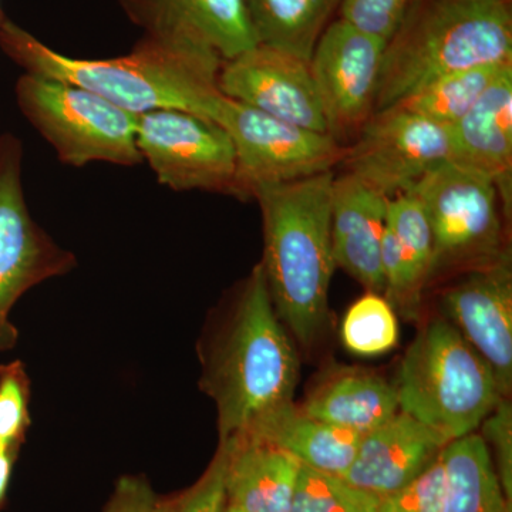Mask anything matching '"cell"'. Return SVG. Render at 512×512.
Returning <instances> with one entry per match:
<instances>
[{"mask_svg": "<svg viewBox=\"0 0 512 512\" xmlns=\"http://www.w3.org/2000/svg\"><path fill=\"white\" fill-rule=\"evenodd\" d=\"M198 352L200 387L217 407L220 440L293 402L301 363L276 315L261 264L212 320Z\"/></svg>", "mask_w": 512, "mask_h": 512, "instance_id": "cell-1", "label": "cell"}, {"mask_svg": "<svg viewBox=\"0 0 512 512\" xmlns=\"http://www.w3.org/2000/svg\"><path fill=\"white\" fill-rule=\"evenodd\" d=\"M0 47L25 73L83 87L136 116L175 109L211 120L222 94L220 57L177 40L144 35L128 55L76 59L5 19L0 25Z\"/></svg>", "mask_w": 512, "mask_h": 512, "instance_id": "cell-2", "label": "cell"}, {"mask_svg": "<svg viewBox=\"0 0 512 512\" xmlns=\"http://www.w3.org/2000/svg\"><path fill=\"white\" fill-rule=\"evenodd\" d=\"M328 171L254 192L264 220L266 285L276 315L305 348L318 342L329 320L332 191Z\"/></svg>", "mask_w": 512, "mask_h": 512, "instance_id": "cell-3", "label": "cell"}, {"mask_svg": "<svg viewBox=\"0 0 512 512\" xmlns=\"http://www.w3.org/2000/svg\"><path fill=\"white\" fill-rule=\"evenodd\" d=\"M512 64L511 0H413L384 47L376 111L447 74Z\"/></svg>", "mask_w": 512, "mask_h": 512, "instance_id": "cell-4", "label": "cell"}, {"mask_svg": "<svg viewBox=\"0 0 512 512\" xmlns=\"http://www.w3.org/2000/svg\"><path fill=\"white\" fill-rule=\"evenodd\" d=\"M393 384L400 412L448 443L476 433L505 399L491 367L444 316L419 330Z\"/></svg>", "mask_w": 512, "mask_h": 512, "instance_id": "cell-5", "label": "cell"}, {"mask_svg": "<svg viewBox=\"0 0 512 512\" xmlns=\"http://www.w3.org/2000/svg\"><path fill=\"white\" fill-rule=\"evenodd\" d=\"M23 116L70 167L143 163L137 147L136 114L83 87L25 73L15 87Z\"/></svg>", "mask_w": 512, "mask_h": 512, "instance_id": "cell-6", "label": "cell"}, {"mask_svg": "<svg viewBox=\"0 0 512 512\" xmlns=\"http://www.w3.org/2000/svg\"><path fill=\"white\" fill-rule=\"evenodd\" d=\"M409 192L423 207L433 235L431 279L441 272L493 264L510 254L505 245L503 201L490 178L447 163Z\"/></svg>", "mask_w": 512, "mask_h": 512, "instance_id": "cell-7", "label": "cell"}, {"mask_svg": "<svg viewBox=\"0 0 512 512\" xmlns=\"http://www.w3.org/2000/svg\"><path fill=\"white\" fill-rule=\"evenodd\" d=\"M212 121L220 124L237 156L234 197L249 200L262 187L333 171L346 147L329 134L286 123L221 94Z\"/></svg>", "mask_w": 512, "mask_h": 512, "instance_id": "cell-8", "label": "cell"}, {"mask_svg": "<svg viewBox=\"0 0 512 512\" xmlns=\"http://www.w3.org/2000/svg\"><path fill=\"white\" fill-rule=\"evenodd\" d=\"M23 147L13 134L0 136V352L15 348L19 332L10 320L30 289L72 272L76 256L60 247L32 214L22 183Z\"/></svg>", "mask_w": 512, "mask_h": 512, "instance_id": "cell-9", "label": "cell"}, {"mask_svg": "<svg viewBox=\"0 0 512 512\" xmlns=\"http://www.w3.org/2000/svg\"><path fill=\"white\" fill-rule=\"evenodd\" d=\"M137 147L158 183L170 190L234 195V144L207 117L185 110L148 111L137 119Z\"/></svg>", "mask_w": 512, "mask_h": 512, "instance_id": "cell-10", "label": "cell"}, {"mask_svg": "<svg viewBox=\"0 0 512 512\" xmlns=\"http://www.w3.org/2000/svg\"><path fill=\"white\" fill-rule=\"evenodd\" d=\"M342 163L390 200L451 163L450 131L403 107H387L373 113Z\"/></svg>", "mask_w": 512, "mask_h": 512, "instance_id": "cell-11", "label": "cell"}, {"mask_svg": "<svg viewBox=\"0 0 512 512\" xmlns=\"http://www.w3.org/2000/svg\"><path fill=\"white\" fill-rule=\"evenodd\" d=\"M386 42L336 18L319 37L309 66L328 123L342 143L375 113Z\"/></svg>", "mask_w": 512, "mask_h": 512, "instance_id": "cell-12", "label": "cell"}, {"mask_svg": "<svg viewBox=\"0 0 512 512\" xmlns=\"http://www.w3.org/2000/svg\"><path fill=\"white\" fill-rule=\"evenodd\" d=\"M218 89L275 119L329 134L308 60L256 45L222 62Z\"/></svg>", "mask_w": 512, "mask_h": 512, "instance_id": "cell-13", "label": "cell"}, {"mask_svg": "<svg viewBox=\"0 0 512 512\" xmlns=\"http://www.w3.org/2000/svg\"><path fill=\"white\" fill-rule=\"evenodd\" d=\"M444 318L493 370L501 396L512 390V269L510 254L463 271L441 293Z\"/></svg>", "mask_w": 512, "mask_h": 512, "instance_id": "cell-14", "label": "cell"}, {"mask_svg": "<svg viewBox=\"0 0 512 512\" xmlns=\"http://www.w3.org/2000/svg\"><path fill=\"white\" fill-rule=\"evenodd\" d=\"M144 35L190 43L222 62L258 45L245 0H117Z\"/></svg>", "mask_w": 512, "mask_h": 512, "instance_id": "cell-15", "label": "cell"}, {"mask_svg": "<svg viewBox=\"0 0 512 512\" xmlns=\"http://www.w3.org/2000/svg\"><path fill=\"white\" fill-rule=\"evenodd\" d=\"M389 198L356 175L335 177L332 191V251L336 266L367 292L384 293L382 242Z\"/></svg>", "mask_w": 512, "mask_h": 512, "instance_id": "cell-16", "label": "cell"}, {"mask_svg": "<svg viewBox=\"0 0 512 512\" xmlns=\"http://www.w3.org/2000/svg\"><path fill=\"white\" fill-rule=\"evenodd\" d=\"M448 441L436 431L399 412L365 434L343 480L379 498L412 483L439 458Z\"/></svg>", "mask_w": 512, "mask_h": 512, "instance_id": "cell-17", "label": "cell"}, {"mask_svg": "<svg viewBox=\"0 0 512 512\" xmlns=\"http://www.w3.org/2000/svg\"><path fill=\"white\" fill-rule=\"evenodd\" d=\"M451 163L490 178L505 215L512 204V66L505 69L466 116L448 128Z\"/></svg>", "mask_w": 512, "mask_h": 512, "instance_id": "cell-18", "label": "cell"}, {"mask_svg": "<svg viewBox=\"0 0 512 512\" xmlns=\"http://www.w3.org/2000/svg\"><path fill=\"white\" fill-rule=\"evenodd\" d=\"M433 235L423 207L410 192L390 198L382 242L384 298L403 315L417 316L433 275Z\"/></svg>", "mask_w": 512, "mask_h": 512, "instance_id": "cell-19", "label": "cell"}, {"mask_svg": "<svg viewBox=\"0 0 512 512\" xmlns=\"http://www.w3.org/2000/svg\"><path fill=\"white\" fill-rule=\"evenodd\" d=\"M225 453L227 504L242 512H289L302 463L281 450L239 436L220 440Z\"/></svg>", "mask_w": 512, "mask_h": 512, "instance_id": "cell-20", "label": "cell"}, {"mask_svg": "<svg viewBox=\"0 0 512 512\" xmlns=\"http://www.w3.org/2000/svg\"><path fill=\"white\" fill-rule=\"evenodd\" d=\"M301 409L339 429L365 434L400 412L394 384L362 367H336L316 383Z\"/></svg>", "mask_w": 512, "mask_h": 512, "instance_id": "cell-21", "label": "cell"}, {"mask_svg": "<svg viewBox=\"0 0 512 512\" xmlns=\"http://www.w3.org/2000/svg\"><path fill=\"white\" fill-rule=\"evenodd\" d=\"M241 434L281 448L302 466L339 477L352 466L363 439V434L309 416L293 402L265 414Z\"/></svg>", "mask_w": 512, "mask_h": 512, "instance_id": "cell-22", "label": "cell"}, {"mask_svg": "<svg viewBox=\"0 0 512 512\" xmlns=\"http://www.w3.org/2000/svg\"><path fill=\"white\" fill-rule=\"evenodd\" d=\"M440 457L444 467L441 512H512L480 434L450 441Z\"/></svg>", "mask_w": 512, "mask_h": 512, "instance_id": "cell-23", "label": "cell"}, {"mask_svg": "<svg viewBox=\"0 0 512 512\" xmlns=\"http://www.w3.org/2000/svg\"><path fill=\"white\" fill-rule=\"evenodd\" d=\"M258 45L311 59L342 0H245Z\"/></svg>", "mask_w": 512, "mask_h": 512, "instance_id": "cell-24", "label": "cell"}, {"mask_svg": "<svg viewBox=\"0 0 512 512\" xmlns=\"http://www.w3.org/2000/svg\"><path fill=\"white\" fill-rule=\"evenodd\" d=\"M511 66H485L447 74L414 90L394 106L450 128L466 116L490 84Z\"/></svg>", "mask_w": 512, "mask_h": 512, "instance_id": "cell-25", "label": "cell"}, {"mask_svg": "<svg viewBox=\"0 0 512 512\" xmlns=\"http://www.w3.org/2000/svg\"><path fill=\"white\" fill-rule=\"evenodd\" d=\"M340 335L345 348L355 355L390 352L399 342V323L392 303L382 293L367 292L346 312Z\"/></svg>", "mask_w": 512, "mask_h": 512, "instance_id": "cell-26", "label": "cell"}, {"mask_svg": "<svg viewBox=\"0 0 512 512\" xmlns=\"http://www.w3.org/2000/svg\"><path fill=\"white\" fill-rule=\"evenodd\" d=\"M380 500L342 477L302 466L289 512H377Z\"/></svg>", "mask_w": 512, "mask_h": 512, "instance_id": "cell-27", "label": "cell"}, {"mask_svg": "<svg viewBox=\"0 0 512 512\" xmlns=\"http://www.w3.org/2000/svg\"><path fill=\"white\" fill-rule=\"evenodd\" d=\"M30 380L19 360L0 366V450H20L30 426Z\"/></svg>", "mask_w": 512, "mask_h": 512, "instance_id": "cell-28", "label": "cell"}, {"mask_svg": "<svg viewBox=\"0 0 512 512\" xmlns=\"http://www.w3.org/2000/svg\"><path fill=\"white\" fill-rule=\"evenodd\" d=\"M225 507V453L218 446L204 474L180 493L157 497L153 512H224Z\"/></svg>", "mask_w": 512, "mask_h": 512, "instance_id": "cell-29", "label": "cell"}, {"mask_svg": "<svg viewBox=\"0 0 512 512\" xmlns=\"http://www.w3.org/2000/svg\"><path fill=\"white\" fill-rule=\"evenodd\" d=\"M412 3L413 0H342L338 18L387 43Z\"/></svg>", "mask_w": 512, "mask_h": 512, "instance_id": "cell-30", "label": "cell"}, {"mask_svg": "<svg viewBox=\"0 0 512 512\" xmlns=\"http://www.w3.org/2000/svg\"><path fill=\"white\" fill-rule=\"evenodd\" d=\"M443 497L444 467L439 456L412 483L382 498L377 512H441Z\"/></svg>", "mask_w": 512, "mask_h": 512, "instance_id": "cell-31", "label": "cell"}, {"mask_svg": "<svg viewBox=\"0 0 512 512\" xmlns=\"http://www.w3.org/2000/svg\"><path fill=\"white\" fill-rule=\"evenodd\" d=\"M481 434L488 448H493V463L501 487L512 503V407L510 399H501L481 423Z\"/></svg>", "mask_w": 512, "mask_h": 512, "instance_id": "cell-32", "label": "cell"}, {"mask_svg": "<svg viewBox=\"0 0 512 512\" xmlns=\"http://www.w3.org/2000/svg\"><path fill=\"white\" fill-rule=\"evenodd\" d=\"M156 498L146 477L124 476L117 481L103 512H153Z\"/></svg>", "mask_w": 512, "mask_h": 512, "instance_id": "cell-33", "label": "cell"}, {"mask_svg": "<svg viewBox=\"0 0 512 512\" xmlns=\"http://www.w3.org/2000/svg\"><path fill=\"white\" fill-rule=\"evenodd\" d=\"M18 454L19 450H0V508L5 503L13 464H15Z\"/></svg>", "mask_w": 512, "mask_h": 512, "instance_id": "cell-34", "label": "cell"}, {"mask_svg": "<svg viewBox=\"0 0 512 512\" xmlns=\"http://www.w3.org/2000/svg\"><path fill=\"white\" fill-rule=\"evenodd\" d=\"M224 512H242V511H239L238 508L234 507V505L227 504V507H225Z\"/></svg>", "mask_w": 512, "mask_h": 512, "instance_id": "cell-35", "label": "cell"}, {"mask_svg": "<svg viewBox=\"0 0 512 512\" xmlns=\"http://www.w3.org/2000/svg\"><path fill=\"white\" fill-rule=\"evenodd\" d=\"M5 16H3L2 9H0V25H2L3 20H5Z\"/></svg>", "mask_w": 512, "mask_h": 512, "instance_id": "cell-36", "label": "cell"}]
</instances>
